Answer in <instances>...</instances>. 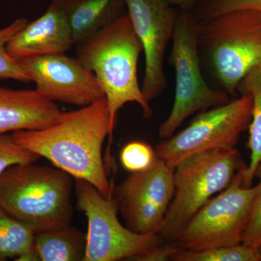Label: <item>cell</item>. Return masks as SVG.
<instances>
[{
	"instance_id": "cell-13",
	"label": "cell",
	"mask_w": 261,
	"mask_h": 261,
	"mask_svg": "<svg viewBox=\"0 0 261 261\" xmlns=\"http://www.w3.org/2000/svg\"><path fill=\"white\" fill-rule=\"evenodd\" d=\"M74 45L65 13L51 0L45 13L27 24L7 44L8 54L16 61L35 57L65 54Z\"/></svg>"
},
{
	"instance_id": "cell-4",
	"label": "cell",
	"mask_w": 261,
	"mask_h": 261,
	"mask_svg": "<svg viewBox=\"0 0 261 261\" xmlns=\"http://www.w3.org/2000/svg\"><path fill=\"white\" fill-rule=\"evenodd\" d=\"M196 33L216 80L235 95L244 77L261 64V11L235 10L197 21Z\"/></svg>"
},
{
	"instance_id": "cell-26",
	"label": "cell",
	"mask_w": 261,
	"mask_h": 261,
	"mask_svg": "<svg viewBox=\"0 0 261 261\" xmlns=\"http://www.w3.org/2000/svg\"><path fill=\"white\" fill-rule=\"evenodd\" d=\"M168 3L183 11H193L200 0H166Z\"/></svg>"
},
{
	"instance_id": "cell-14",
	"label": "cell",
	"mask_w": 261,
	"mask_h": 261,
	"mask_svg": "<svg viewBox=\"0 0 261 261\" xmlns=\"http://www.w3.org/2000/svg\"><path fill=\"white\" fill-rule=\"evenodd\" d=\"M63 111L37 90L0 87V135L47 128L59 121Z\"/></svg>"
},
{
	"instance_id": "cell-5",
	"label": "cell",
	"mask_w": 261,
	"mask_h": 261,
	"mask_svg": "<svg viewBox=\"0 0 261 261\" xmlns=\"http://www.w3.org/2000/svg\"><path fill=\"white\" fill-rule=\"evenodd\" d=\"M247 167L236 148L192 154L173 171L174 192L159 234L172 243L206 202L224 190Z\"/></svg>"
},
{
	"instance_id": "cell-27",
	"label": "cell",
	"mask_w": 261,
	"mask_h": 261,
	"mask_svg": "<svg viewBox=\"0 0 261 261\" xmlns=\"http://www.w3.org/2000/svg\"><path fill=\"white\" fill-rule=\"evenodd\" d=\"M257 250H258L259 257H260V261H261V245L257 248Z\"/></svg>"
},
{
	"instance_id": "cell-22",
	"label": "cell",
	"mask_w": 261,
	"mask_h": 261,
	"mask_svg": "<svg viewBox=\"0 0 261 261\" xmlns=\"http://www.w3.org/2000/svg\"><path fill=\"white\" fill-rule=\"evenodd\" d=\"M157 159L155 151L148 144L133 141L121 149L120 160L123 167L130 173L147 169Z\"/></svg>"
},
{
	"instance_id": "cell-9",
	"label": "cell",
	"mask_w": 261,
	"mask_h": 261,
	"mask_svg": "<svg viewBox=\"0 0 261 261\" xmlns=\"http://www.w3.org/2000/svg\"><path fill=\"white\" fill-rule=\"evenodd\" d=\"M252 107V96L243 94L223 106L202 111L185 129L156 146L158 159L174 170L192 154L235 148L251 121Z\"/></svg>"
},
{
	"instance_id": "cell-19",
	"label": "cell",
	"mask_w": 261,
	"mask_h": 261,
	"mask_svg": "<svg viewBox=\"0 0 261 261\" xmlns=\"http://www.w3.org/2000/svg\"><path fill=\"white\" fill-rule=\"evenodd\" d=\"M174 261H260L258 250L245 244L216 247L205 250H176L171 257Z\"/></svg>"
},
{
	"instance_id": "cell-21",
	"label": "cell",
	"mask_w": 261,
	"mask_h": 261,
	"mask_svg": "<svg viewBox=\"0 0 261 261\" xmlns=\"http://www.w3.org/2000/svg\"><path fill=\"white\" fill-rule=\"evenodd\" d=\"M240 10L261 11V0H200L193 10L197 21Z\"/></svg>"
},
{
	"instance_id": "cell-12",
	"label": "cell",
	"mask_w": 261,
	"mask_h": 261,
	"mask_svg": "<svg viewBox=\"0 0 261 261\" xmlns=\"http://www.w3.org/2000/svg\"><path fill=\"white\" fill-rule=\"evenodd\" d=\"M36 84V90L53 102L85 107L106 97L94 73L78 58L65 54L18 61Z\"/></svg>"
},
{
	"instance_id": "cell-16",
	"label": "cell",
	"mask_w": 261,
	"mask_h": 261,
	"mask_svg": "<svg viewBox=\"0 0 261 261\" xmlns=\"http://www.w3.org/2000/svg\"><path fill=\"white\" fill-rule=\"evenodd\" d=\"M87 234L79 228L65 227L35 233L34 247L42 261H84Z\"/></svg>"
},
{
	"instance_id": "cell-1",
	"label": "cell",
	"mask_w": 261,
	"mask_h": 261,
	"mask_svg": "<svg viewBox=\"0 0 261 261\" xmlns=\"http://www.w3.org/2000/svg\"><path fill=\"white\" fill-rule=\"evenodd\" d=\"M24 148L48 160L74 179L93 185L106 198L113 195L102 147L109 137L112 142L111 118L106 97L76 111L63 112L55 124L37 130L12 133Z\"/></svg>"
},
{
	"instance_id": "cell-7",
	"label": "cell",
	"mask_w": 261,
	"mask_h": 261,
	"mask_svg": "<svg viewBox=\"0 0 261 261\" xmlns=\"http://www.w3.org/2000/svg\"><path fill=\"white\" fill-rule=\"evenodd\" d=\"M75 192L77 207L88 223L84 261L133 259L153 251L164 243L159 233L139 234L122 225L113 195L106 198L93 185L81 179H75Z\"/></svg>"
},
{
	"instance_id": "cell-8",
	"label": "cell",
	"mask_w": 261,
	"mask_h": 261,
	"mask_svg": "<svg viewBox=\"0 0 261 261\" xmlns=\"http://www.w3.org/2000/svg\"><path fill=\"white\" fill-rule=\"evenodd\" d=\"M257 189V185L244 186L239 171L224 190L201 207L172 243L178 250L193 251L243 243Z\"/></svg>"
},
{
	"instance_id": "cell-17",
	"label": "cell",
	"mask_w": 261,
	"mask_h": 261,
	"mask_svg": "<svg viewBox=\"0 0 261 261\" xmlns=\"http://www.w3.org/2000/svg\"><path fill=\"white\" fill-rule=\"evenodd\" d=\"M240 94H250L252 98L251 121L249 124L247 148L250 151V163L242 171L243 185L251 187L261 163V64L252 68L238 87Z\"/></svg>"
},
{
	"instance_id": "cell-15",
	"label": "cell",
	"mask_w": 261,
	"mask_h": 261,
	"mask_svg": "<svg viewBox=\"0 0 261 261\" xmlns=\"http://www.w3.org/2000/svg\"><path fill=\"white\" fill-rule=\"evenodd\" d=\"M53 1L65 13L75 45L126 13L125 0Z\"/></svg>"
},
{
	"instance_id": "cell-3",
	"label": "cell",
	"mask_w": 261,
	"mask_h": 261,
	"mask_svg": "<svg viewBox=\"0 0 261 261\" xmlns=\"http://www.w3.org/2000/svg\"><path fill=\"white\" fill-rule=\"evenodd\" d=\"M73 178L36 163L11 166L0 174V206L35 231L70 226Z\"/></svg>"
},
{
	"instance_id": "cell-20",
	"label": "cell",
	"mask_w": 261,
	"mask_h": 261,
	"mask_svg": "<svg viewBox=\"0 0 261 261\" xmlns=\"http://www.w3.org/2000/svg\"><path fill=\"white\" fill-rule=\"evenodd\" d=\"M28 23L27 19L19 18L0 30V80H13L25 84L32 82L29 73L6 50L8 42Z\"/></svg>"
},
{
	"instance_id": "cell-24",
	"label": "cell",
	"mask_w": 261,
	"mask_h": 261,
	"mask_svg": "<svg viewBox=\"0 0 261 261\" xmlns=\"http://www.w3.org/2000/svg\"><path fill=\"white\" fill-rule=\"evenodd\" d=\"M255 176L259 178L257 192L254 199L250 219L243 234V243L254 248L261 245V163Z\"/></svg>"
},
{
	"instance_id": "cell-10",
	"label": "cell",
	"mask_w": 261,
	"mask_h": 261,
	"mask_svg": "<svg viewBox=\"0 0 261 261\" xmlns=\"http://www.w3.org/2000/svg\"><path fill=\"white\" fill-rule=\"evenodd\" d=\"M173 171L157 158L150 167L130 173L113 188L118 210L130 231L159 233L173 198Z\"/></svg>"
},
{
	"instance_id": "cell-25",
	"label": "cell",
	"mask_w": 261,
	"mask_h": 261,
	"mask_svg": "<svg viewBox=\"0 0 261 261\" xmlns=\"http://www.w3.org/2000/svg\"><path fill=\"white\" fill-rule=\"evenodd\" d=\"M178 250L173 243H163L153 251L146 255L136 257L132 260L140 261H165L171 260V255Z\"/></svg>"
},
{
	"instance_id": "cell-2",
	"label": "cell",
	"mask_w": 261,
	"mask_h": 261,
	"mask_svg": "<svg viewBox=\"0 0 261 261\" xmlns=\"http://www.w3.org/2000/svg\"><path fill=\"white\" fill-rule=\"evenodd\" d=\"M142 51L127 13L76 44L77 58L95 75L107 99L112 137L118 113L126 103L140 105L145 118L153 113L137 78Z\"/></svg>"
},
{
	"instance_id": "cell-18",
	"label": "cell",
	"mask_w": 261,
	"mask_h": 261,
	"mask_svg": "<svg viewBox=\"0 0 261 261\" xmlns=\"http://www.w3.org/2000/svg\"><path fill=\"white\" fill-rule=\"evenodd\" d=\"M35 231L0 206V261L17 258L34 247Z\"/></svg>"
},
{
	"instance_id": "cell-6",
	"label": "cell",
	"mask_w": 261,
	"mask_h": 261,
	"mask_svg": "<svg viewBox=\"0 0 261 261\" xmlns=\"http://www.w3.org/2000/svg\"><path fill=\"white\" fill-rule=\"evenodd\" d=\"M196 25L197 20L192 11L180 10L169 57L170 63L176 71L174 102L169 116L159 126V137L163 140L172 137L194 113L230 101L226 92L211 88L202 75Z\"/></svg>"
},
{
	"instance_id": "cell-23",
	"label": "cell",
	"mask_w": 261,
	"mask_h": 261,
	"mask_svg": "<svg viewBox=\"0 0 261 261\" xmlns=\"http://www.w3.org/2000/svg\"><path fill=\"white\" fill-rule=\"evenodd\" d=\"M41 157L19 145L13 135H0V174L11 166L37 163Z\"/></svg>"
},
{
	"instance_id": "cell-11",
	"label": "cell",
	"mask_w": 261,
	"mask_h": 261,
	"mask_svg": "<svg viewBox=\"0 0 261 261\" xmlns=\"http://www.w3.org/2000/svg\"><path fill=\"white\" fill-rule=\"evenodd\" d=\"M125 3L145 53V74L141 89L149 103L166 87L165 53L172 40L181 10L166 0H125Z\"/></svg>"
}]
</instances>
